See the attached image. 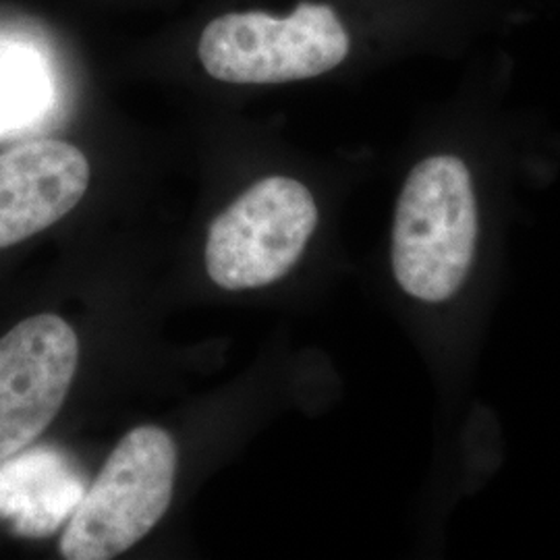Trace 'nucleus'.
I'll list each match as a JSON object with an SVG mask.
<instances>
[{
  "label": "nucleus",
  "instance_id": "nucleus-1",
  "mask_svg": "<svg viewBox=\"0 0 560 560\" xmlns=\"http://www.w3.org/2000/svg\"><path fill=\"white\" fill-rule=\"evenodd\" d=\"M478 243V208L467 164L439 154L405 180L393 224V272L425 303L451 300L467 279Z\"/></svg>",
  "mask_w": 560,
  "mask_h": 560
},
{
  "label": "nucleus",
  "instance_id": "nucleus-2",
  "mask_svg": "<svg viewBox=\"0 0 560 560\" xmlns=\"http://www.w3.org/2000/svg\"><path fill=\"white\" fill-rule=\"evenodd\" d=\"M177 444L159 425H138L113 448L81 497L60 538L67 560L117 559L143 540L168 511Z\"/></svg>",
  "mask_w": 560,
  "mask_h": 560
},
{
  "label": "nucleus",
  "instance_id": "nucleus-3",
  "mask_svg": "<svg viewBox=\"0 0 560 560\" xmlns=\"http://www.w3.org/2000/svg\"><path fill=\"white\" fill-rule=\"evenodd\" d=\"M349 34L332 7L300 2L287 18L243 11L217 18L201 34V65L226 83H284L332 71L347 59Z\"/></svg>",
  "mask_w": 560,
  "mask_h": 560
},
{
  "label": "nucleus",
  "instance_id": "nucleus-4",
  "mask_svg": "<svg viewBox=\"0 0 560 560\" xmlns=\"http://www.w3.org/2000/svg\"><path fill=\"white\" fill-rule=\"evenodd\" d=\"M318 226L312 191L291 177L254 183L212 222L206 270L226 291L260 289L282 279Z\"/></svg>",
  "mask_w": 560,
  "mask_h": 560
},
{
  "label": "nucleus",
  "instance_id": "nucleus-5",
  "mask_svg": "<svg viewBox=\"0 0 560 560\" xmlns=\"http://www.w3.org/2000/svg\"><path fill=\"white\" fill-rule=\"evenodd\" d=\"M80 361V339L55 314L21 320L0 339V463L20 455L59 416Z\"/></svg>",
  "mask_w": 560,
  "mask_h": 560
},
{
  "label": "nucleus",
  "instance_id": "nucleus-6",
  "mask_svg": "<svg viewBox=\"0 0 560 560\" xmlns=\"http://www.w3.org/2000/svg\"><path fill=\"white\" fill-rule=\"evenodd\" d=\"M90 162L60 140L20 143L0 154V249L65 219L85 196Z\"/></svg>",
  "mask_w": 560,
  "mask_h": 560
},
{
  "label": "nucleus",
  "instance_id": "nucleus-7",
  "mask_svg": "<svg viewBox=\"0 0 560 560\" xmlns=\"http://www.w3.org/2000/svg\"><path fill=\"white\" fill-rule=\"evenodd\" d=\"M50 81L40 55L0 44V136L36 119L48 104Z\"/></svg>",
  "mask_w": 560,
  "mask_h": 560
}]
</instances>
